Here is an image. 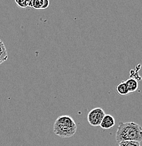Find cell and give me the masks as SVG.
I'll use <instances>...</instances> for the list:
<instances>
[{
    "label": "cell",
    "mask_w": 142,
    "mask_h": 146,
    "mask_svg": "<svg viewBox=\"0 0 142 146\" xmlns=\"http://www.w3.org/2000/svg\"><path fill=\"white\" fill-rule=\"evenodd\" d=\"M115 140L117 143L122 141H142V127L137 123L120 122L115 133Z\"/></svg>",
    "instance_id": "obj_1"
},
{
    "label": "cell",
    "mask_w": 142,
    "mask_h": 146,
    "mask_svg": "<svg viewBox=\"0 0 142 146\" xmlns=\"http://www.w3.org/2000/svg\"><path fill=\"white\" fill-rule=\"evenodd\" d=\"M77 131V124L74 119L68 115L59 117L53 124V132L61 138L73 136Z\"/></svg>",
    "instance_id": "obj_2"
},
{
    "label": "cell",
    "mask_w": 142,
    "mask_h": 146,
    "mask_svg": "<svg viewBox=\"0 0 142 146\" xmlns=\"http://www.w3.org/2000/svg\"><path fill=\"white\" fill-rule=\"evenodd\" d=\"M105 116V112L101 108H96L89 111L87 115V121L92 127L100 126L102 119Z\"/></svg>",
    "instance_id": "obj_3"
},
{
    "label": "cell",
    "mask_w": 142,
    "mask_h": 146,
    "mask_svg": "<svg viewBox=\"0 0 142 146\" xmlns=\"http://www.w3.org/2000/svg\"><path fill=\"white\" fill-rule=\"evenodd\" d=\"M115 124V118L111 115H105L101 122L100 127L103 129H109L113 127Z\"/></svg>",
    "instance_id": "obj_4"
},
{
    "label": "cell",
    "mask_w": 142,
    "mask_h": 146,
    "mask_svg": "<svg viewBox=\"0 0 142 146\" xmlns=\"http://www.w3.org/2000/svg\"><path fill=\"white\" fill-rule=\"evenodd\" d=\"M49 0H32L31 7L35 9H46L49 7Z\"/></svg>",
    "instance_id": "obj_5"
},
{
    "label": "cell",
    "mask_w": 142,
    "mask_h": 146,
    "mask_svg": "<svg viewBox=\"0 0 142 146\" xmlns=\"http://www.w3.org/2000/svg\"><path fill=\"white\" fill-rule=\"evenodd\" d=\"M125 83H126L127 86L128 90H129V93L130 92H134L138 89L139 84L138 82L136 79L134 78H129L127 79V80L125 81Z\"/></svg>",
    "instance_id": "obj_6"
},
{
    "label": "cell",
    "mask_w": 142,
    "mask_h": 146,
    "mask_svg": "<svg viewBox=\"0 0 142 146\" xmlns=\"http://www.w3.org/2000/svg\"><path fill=\"white\" fill-rule=\"evenodd\" d=\"M8 58L7 48L2 41L0 39V65L4 63Z\"/></svg>",
    "instance_id": "obj_7"
},
{
    "label": "cell",
    "mask_w": 142,
    "mask_h": 146,
    "mask_svg": "<svg viewBox=\"0 0 142 146\" xmlns=\"http://www.w3.org/2000/svg\"><path fill=\"white\" fill-rule=\"evenodd\" d=\"M116 91H117V94H120L121 96H125L127 95L129 93V90H128L127 86L125 82H123L119 84L116 87Z\"/></svg>",
    "instance_id": "obj_8"
},
{
    "label": "cell",
    "mask_w": 142,
    "mask_h": 146,
    "mask_svg": "<svg viewBox=\"0 0 142 146\" xmlns=\"http://www.w3.org/2000/svg\"><path fill=\"white\" fill-rule=\"evenodd\" d=\"M15 2L18 7L21 8H26L27 7H31L32 0H15Z\"/></svg>",
    "instance_id": "obj_9"
},
{
    "label": "cell",
    "mask_w": 142,
    "mask_h": 146,
    "mask_svg": "<svg viewBox=\"0 0 142 146\" xmlns=\"http://www.w3.org/2000/svg\"><path fill=\"white\" fill-rule=\"evenodd\" d=\"M118 146H141L140 143L137 141H122L119 143Z\"/></svg>",
    "instance_id": "obj_10"
}]
</instances>
